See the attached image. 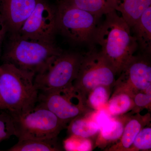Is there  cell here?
<instances>
[{"mask_svg": "<svg viewBox=\"0 0 151 151\" xmlns=\"http://www.w3.org/2000/svg\"><path fill=\"white\" fill-rule=\"evenodd\" d=\"M56 34V8L47 0H39L32 13L15 35L27 39L55 42Z\"/></svg>", "mask_w": 151, "mask_h": 151, "instance_id": "ba28073f", "label": "cell"}, {"mask_svg": "<svg viewBox=\"0 0 151 151\" xmlns=\"http://www.w3.org/2000/svg\"><path fill=\"white\" fill-rule=\"evenodd\" d=\"M57 33L74 46L96 47L95 37L102 17L60 0L56 7Z\"/></svg>", "mask_w": 151, "mask_h": 151, "instance_id": "3957f363", "label": "cell"}, {"mask_svg": "<svg viewBox=\"0 0 151 151\" xmlns=\"http://www.w3.org/2000/svg\"><path fill=\"white\" fill-rule=\"evenodd\" d=\"M35 76L9 63L0 65V97L11 115L25 113L37 104L39 91L35 84Z\"/></svg>", "mask_w": 151, "mask_h": 151, "instance_id": "7a4b0ae2", "label": "cell"}, {"mask_svg": "<svg viewBox=\"0 0 151 151\" xmlns=\"http://www.w3.org/2000/svg\"><path fill=\"white\" fill-rule=\"evenodd\" d=\"M151 150V127L143 128L135 138L128 151H150Z\"/></svg>", "mask_w": 151, "mask_h": 151, "instance_id": "44dd1931", "label": "cell"}, {"mask_svg": "<svg viewBox=\"0 0 151 151\" xmlns=\"http://www.w3.org/2000/svg\"><path fill=\"white\" fill-rule=\"evenodd\" d=\"M64 146L67 151H90L93 150V144L90 138L70 135Z\"/></svg>", "mask_w": 151, "mask_h": 151, "instance_id": "7402d4cb", "label": "cell"}, {"mask_svg": "<svg viewBox=\"0 0 151 151\" xmlns=\"http://www.w3.org/2000/svg\"><path fill=\"white\" fill-rule=\"evenodd\" d=\"M39 0H0V12L11 35L18 32Z\"/></svg>", "mask_w": 151, "mask_h": 151, "instance_id": "8fae6325", "label": "cell"}, {"mask_svg": "<svg viewBox=\"0 0 151 151\" xmlns=\"http://www.w3.org/2000/svg\"><path fill=\"white\" fill-rule=\"evenodd\" d=\"M134 106L131 111L134 113H140L144 108L151 110V88L145 91L138 92L134 95Z\"/></svg>", "mask_w": 151, "mask_h": 151, "instance_id": "cb8c5ba5", "label": "cell"}, {"mask_svg": "<svg viewBox=\"0 0 151 151\" xmlns=\"http://www.w3.org/2000/svg\"><path fill=\"white\" fill-rule=\"evenodd\" d=\"M12 116L18 140L57 138L66 127V124L52 112L37 104L27 112Z\"/></svg>", "mask_w": 151, "mask_h": 151, "instance_id": "52a82bcc", "label": "cell"}, {"mask_svg": "<svg viewBox=\"0 0 151 151\" xmlns=\"http://www.w3.org/2000/svg\"><path fill=\"white\" fill-rule=\"evenodd\" d=\"M113 88L127 91L133 97L151 88L150 55L140 52L134 55L116 79Z\"/></svg>", "mask_w": 151, "mask_h": 151, "instance_id": "30bf717a", "label": "cell"}, {"mask_svg": "<svg viewBox=\"0 0 151 151\" xmlns=\"http://www.w3.org/2000/svg\"><path fill=\"white\" fill-rule=\"evenodd\" d=\"M97 28L95 42L119 76L138 49L127 22L117 11L105 15Z\"/></svg>", "mask_w": 151, "mask_h": 151, "instance_id": "6da1fadb", "label": "cell"}, {"mask_svg": "<svg viewBox=\"0 0 151 151\" xmlns=\"http://www.w3.org/2000/svg\"><path fill=\"white\" fill-rule=\"evenodd\" d=\"M57 138L48 139H27L18 140L9 151H56L62 150Z\"/></svg>", "mask_w": 151, "mask_h": 151, "instance_id": "d6986e66", "label": "cell"}, {"mask_svg": "<svg viewBox=\"0 0 151 151\" xmlns=\"http://www.w3.org/2000/svg\"><path fill=\"white\" fill-rule=\"evenodd\" d=\"M7 32H8L7 26L2 15L0 12V50L3 40Z\"/></svg>", "mask_w": 151, "mask_h": 151, "instance_id": "d4e9b609", "label": "cell"}, {"mask_svg": "<svg viewBox=\"0 0 151 151\" xmlns=\"http://www.w3.org/2000/svg\"><path fill=\"white\" fill-rule=\"evenodd\" d=\"M151 119L150 113L144 115H141L140 113H135L133 115L130 113L120 139L108 147L105 151H129L139 132L144 127L150 125Z\"/></svg>", "mask_w": 151, "mask_h": 151, "instance_id": "7c38bea8", "label": "cell"}, {"mask_svg": "<svg viewBox=\"0 0 151 151\" xmlns=\"http://www.w3.org/2000/svg\"><path fill=\"white\" fill-rule=\"evenodd\" d=\"M133 96L127 91L114 89L106 107V111L113 117L122 116L131 112L134 106Z\"/></svg>", "mask_w": 151, "mask_h": 151, "instance_id": "9a60e30c", "label": "cell"}, {"mask_svg": "<svg viewBox=\"0 0 151 151\" xmlns=\"http://www.w3.org/2000/svg\"><path fill=\"white\" fill-rule=\"evenodd\" d=\"M15 136V130L12 116L9 112L0 114V143Z\"/></svg>", "mask_w": 151, "mask_h": 151, "instance_id": "603a6c76", "label": "cell"}, {"mask_svg": "<svg viewBox=\"0 0 151 151\" xmlns=\"http://www.w3.org/2000/svg\"><path fill=\"white\" fill-rule=\"evenodd\" d=\"M93 111L71 121L67 127L69 134L90 138L98 134L100 127L92 118Z\"/></svg>", "mask_w": 151, "mask_h": 151, "instance_id": "ac0fdd59", "label": "cell"}, {"mask_svg": "<svg viewBox=\"0 0 151 151\" xmlns=\"http://www.w3.org/2000/svg\"><path fill=\"white\" fill-rule=\"evenodd\" d=\"M111 89L108 86L100 85L92 89L86 97L87 107L94 111L106 109L111 97Z\"/></svg>", "mask_w": 151, "mask_h": 151, "instance_id": "ffe728a7", "label": "cell"}, {"mask_svg": "<svg viewBox=\"0 0 151 151\" xmlns=\"http://www.w3.org/2000/svg\"><path fill=\"white\" fill-rule=\"evenodd\" d=\"M69 4L88 12L103 17L117 10L118 0H63Z\"/></svg>", "mask_w": 151, "mask_h": 151, "instance_id": "e0dca14e", "label": "cell"}, {"mask_svg": "<svg viewBox=\"0 0 151 151\" xmlns=\"http://www.w3.org/2000/svg\"><path fill=\"white\" fill-rule=\"evenodd\" d=\"M77 100H82L72 87L57 92H39L37 104L48 109L67 125L76 118L94 111L83 102L74 103Z\"/></svg>", "mask_w": 151, "mask_h": 151, "instance_id": "9c48e42d", "label": "cell"}, {"mask_svg": "<svg viewBox=\"0 0 151 151\" xmlns=\"http://www.w3.org/2000/svg\"><path fill=\"white\" fill-rule=\"evenodd\" d=\"M116 76L113 65L95 47L84 53L72 88L86 104L87 95L97 86L103 85L113 88Z\"/></svg>", "mask_w": 151, "mask_h": 151, "instance_id": "5b68a950", "label": "cell"}, {"mask_svg": "<svg viewBox=\"0 0 151 151\" xmlns=\"http://www.w3.org/2000/svg\"><path fill=\"white\" fill-rule=\"evenodd\" d=\"M131 33L136 40L140 53L151 55V6L133 25Z\"/></svg>", "mask_w": 151, "mask_h": 151, "instance_id": "5bb4252c", "label": "cell"}, {"mask_svg": "<svg viewBox=\"0 0 151 151\" xmlns=\"http://www.w3.org/2000/svg\"><path fill=\"white\" fill-rule=\"evenodd\" d=\"M150 6L151 0H119L116 11L122 14L130 27Z\"/></svg>", "mask_w": 151, "mask_h": 151, "instance_id": "2e32d148", "label": "cell"}, {"mask_svg": "<svg viewBox=\"0 0 151 151\" xmlns=\"http://www.w3.org/2000/svg\"><path fill=\"white\" fill-rule=\"evenodd\" d=\"M63 50L55 42H47L11 35L3 55L4 62L34 73L43 71Z\"/></svg>", "mask_w": 151, "mask_h": 151, "instance_id": "277c9868", "label": "cell"}, {"mask_svg": "<svg viewBox=\"0 0 151 151\" xmlns=\"http://www.w3.org/2000/svg\"><path fill=\"white\" fill-rule=\"evenodd\" d=\"M84 53L63 51L42 72L35 75L34 82L39 92H57L72 88Z\"/></svg>", "mask_w": 151, "mask_h": 151, "instance_id": "8992f818", "label": "cell"}, {"mask_svg": "<svg viewBox=\"0 0 151 151\" xmlns=\"http://www.w3.org/2000/svg\"><path fill=\"white\" fill-rule=\"evenodd\" d=\"M0 110H6L5 106L4 104H3L1 97H0Z\"/></svg>", "mask_w": 151, "mask_h": 151, "instance_id": "484cf974", "label": "cell"}, {"mask_svg": "<svg viewBox=\"0 0 151 151\" xmlns=\"http://www.w3.org/2000/svg\"><path fill=\"white\" fill-rule=\"evenodd\" d=\"M130 113L119 116H111L100 127L95 145L101 148H105L120 139L124 126Z\"/></svg>", "mask_w": 151, "mask_h": 151, "instance_id": "4fadbf2b", "label": "cell"}]
</instances>
